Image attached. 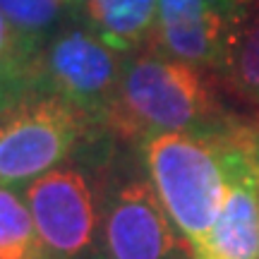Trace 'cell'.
Masks as SVG:
<instances>
[{"label": "cell", "mask_w": 259, "mask_h": 259, "mask_svg": "<svg viewBox=\"0 0 259 259\" xmlns=\"http://www.w3.org/2000/svg\"><path fill=\"white\" fill-rule=\"evenodd\" d=\"M257 130L259 125L235 115L219 127L168 132L139 144L149 180L194 257L221 211L238 154Z\"/></svg>", "instance_id": "6da1fadb"}, {"label": "cell", "mask_w": 259, "mask_h": 259, "mask_svg": "<svg viewBox=\"0 0 259 259\" xmlns=\"http://www.w3.org/2000/svg\"><path fill=\"white\" fill-rule=\"evenodd\" d=\"M211 79L204 70L176 58L144 51L125 63L103 127L127 142H147L168 132H199L226 125Z\"/></svg>", "instance_id": "7a4b0ae2"}, {"label": "cell", "mask_w": 259, "mask_h": 259, "mask_svg": "<svg viewBox=\"0 0 259 259\" xmlns=\"http://www.w3.org/2000/svg\"><path fill=\"white\" fill-rule=\"evenodd\" d=\"M96 122L74 103L38 87L0 113V187L27 185L60 168Z\"/></svg>", "instance_id": "3957f363"}, {"label": "cell", "mask_w": 259, "mask_h": 259, "mask_svg": "<svg viewBox=\"0 0 259 259\" xmlns=\"http://www.w3.org/2000/svg\"><path fill=\"white\" fill-rule=\"evenodd\" d=\"M120 56L87 24L70 19L41 51V87L60 94L96 125H103L125 70Z\"/></svg>", "instance_id": "277c9868"}, {"label": "cell", "mask_w": 259, "mask_h": 259, "mask_svg": "<svg viewBox=\"0 0 259 259\" xmlns=\"http://www.w3.org/2000/svg\"><path fill=\"white\" fill-rule=\"evenodd\" d=\"M250 12V0H158L149 51L223 74Z\"/></svg>", "instance_id": "5b68a950"}, {"label": "cell", "mask_w": 259, "mask_h": 259, "mask_svg": "<svg viewBox=\"0 0 259 259\" xmlns=\"http://www.w3.org/2000/svg\"><path fill=\"white\" fill-rule=\"evenodd\" d=\"M48 259H79L94 247L99 209L89 180L77 168H53L22 187Z\"/></svg>", "instance_id": "8992f818"}, {"label": "cell", "mask_w": 259, "mask_h": 259, "mask_svg": "<svg viewBox=\"0 0 259 259\" xmlns=\"http://www.w3.org/2000/svg\"><path fill=\"white\" fill-rule=\"evenodd\" d=\"M101 238L99 259H194L190 242L144 178H130L113 192L103 211Z\"/></svg>", "instance_id": "52a82bcc"}, {"label": "cell", "mask_w": 259, "mask_h": 259, "mask_svg": "<svg viewBox=\"0 0 259 259\" xmlns=\"http://www.w3.org/2000/svg\"><path fill=\"white\" fill-rule=\"evenodd\" d=\"M194 259H259V130L238 154L221 211Z\"/></svg>", "instance_id": "ba28073f"}, {"label": "cell", "mask_w": 259, "mask_h": 259, "mask_svg": "<svg viewBox=\"0 0 259 259\" xmlns=\"http://www.w3.org/2000/svg\"><path fill=\"white\" fill-rule=\"evenodd\" d=\"M84 24L118 53L149 46L158 19V0H82Z\"/></svg>", "instance_id": "9c48e42d"}, {"label": "cell", "mask_w": 259, "mask_h": 259, "mask_svg": "<svg viewBox=\"0 0 259 259\" xmlns=\"http://www.w3.org/2000/svg\"><path fill=\"white\" fill-rule=\"evenodd\" d=\"M79 8L82 0H0V12L36 53L44 51L48 38L67 24Z\"/></svg>", "instance_id": "30bf717a"}, {"label": "cell", "mask_w": 259, "mask_h": 259, "mask_svg": "<svg viewBox=\"0 0 259 259\" xmlns=\"http://www.w3.org/2000/svg\"><path fill=\"white\" fill-rule=\"evenodd\" d=\"M0 259H48L22 194L0 187Z\"/></svg>", "instance_id": "8fae6325"}, {"label": "cell", "mask_w": 259, "mask_h": 259, "mask_svg": "<svg viewBox=\"0 0 259 259\" xmlns=\"http://www.w3.org/2000/svg\"><path fill=\"white\" fill-rule=\"evenodd\" d=\"M223 77L238 99L259 106V0H250V12Z\"/></svg>", "instance_id": "7c38bea8"}, {"label": "cell", "mask_w": 259, "mask_h": 259, "mask_svg": "<svg viewBox=\"0 0 259 259\" xmlns=\"http://www.w3.org/2000/svg\"><path fill=\"white\" fill-rule=\"evenodd\" d=\"M38 63H41V53L29 48L0 12V77L27 89H38L41 87Z\"/></svg>", "instance_id": "4fadbf2b"}, {"label": "cell", "mask_w": 259, "mask_h": 259, "mask_svg": "<svg viewBox=\"0 0 259 259\" xmlns=\"http://www.w3.org/2000/svg\"><path fill=\"white\" fill-rule=\"evenodd\" d=\"M31 92V89H27V87H19V84L10 82V79H5V77H0V113L8 108L10 103L15 101V99H19L22 94Z\"/></svg>", "instance_id": "5bb4252c"}]
</instances>
